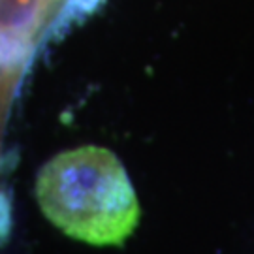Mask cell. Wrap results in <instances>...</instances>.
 Masks as SVG:
<instances>
[{
    "label": "cell",
    "mask_w": 254,
    "mask_h": 254,
    "mask_svg": "<svg viewBox=\"0 0 254 254\" xmlns=\"http://www.w3.org/2000/svg\"><path fill=\"white\" fill-rule=\"evenodd\" d=\"M34 192L49 222L89 245H125L139 224L141 209L132 181L106 147L59 153L40 170Z\"/></svg>",
    "instance_id": "obj_1"
},
{
    "label": "cell",
    "mask_w": 254,
    "mask_h": 254,
    "mask_svg": "<svg viewBox=\"0 0 254 254\" xmlns=\"http://www.w3.org/2000/svg\"><path fill=\"white\" fill-rule=\"evenodd\" d=\"M98 2H102V0H98Z\"/></svg>",
    "instance_id": "obj_2"
}]
</instances>
